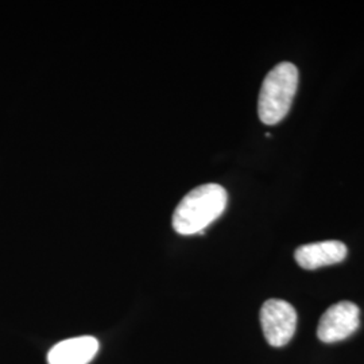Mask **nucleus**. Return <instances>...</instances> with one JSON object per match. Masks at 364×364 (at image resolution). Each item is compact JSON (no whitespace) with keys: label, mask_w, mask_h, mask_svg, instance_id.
Here are the masks:
<instances>
[{"label":"nucleus","mask_w":364,"mask_h":364,"mask_svg":"<svg viewBox=\"0 0 364 364\" xmlns=\"http://www.w3.org/2000/svg\"><path fill=\"white\" fill-rule=\"evenodd\" d=\"M228 196L218 183H205L185 196L173 213L171 224L180 235L203 232L210 223L219 219L227 207Z\"/></svg>","instance_id":"1"},{"label":"nucleus","mask_w":364,"mask_h":364,"mask_svg":"<svg viewBox=\"0 0 364 364\" xmlns=\"http://www.w3.org/2000/svg\"><path fill=\"white\" fill-rule=\"evenodd\" d=\"M299 88V69L291 63H281L263 80L258 99L262 123L273 126L287 117Z\"/></svg>","instance_id":"2"},{"label":"nucleus","mask_w":364,"mask_h":364,"mask_svg":"<svg viewBox=\"0 0 364 364\" xmlns=\"http://www.w3.org/2000/svg\"><path fill=\"white\" fill-rule=\"evenodd\" d=\"M260 326L270 346L284 347L293 338L297 328L296 309L284 299H269L260 309Z\"/></svg>","instance_id":"3"},{"label":"nucleus","mask_w":364,"mask_h":364,"mask_svg":"<svg viewBox=\"0 0 364 364\" xmlns=\"http://www.w3.org/2000/svg\"><path fill=\"white\" fill-rule=\"evenodd\" d=\"M360 324V311L350 301H341L321 316L317 336L324 343H336L350 338Z\"/></svg>","instance_id":"4"},{"label":"nucleus","mask_w":364,"mask_h":364,"mask_svg":"<svg viewBox=\"0 0 364 364\" xmlns=\"http://www.w3.org/2000/svg\"><path fill=\"white\" fill-rule=\"evenodd\" d=\"M347 257V247L338 240H326L304 245L296 250L294 258L305 270H316L324 266L336 264Z\"/></svg>","instance_id":"5"},{"label":"nucleus","mask_w":364,"mask_h":364,"mask_svg":"<svg viewBox=\"0 0 364 364\" xmlns=\"http://www.w3.org/2000/svg\"><path fill=\"white\" fill-rule=\"evenodd\" d=\"M99 351V341L92 336L66 338L48 353L49 364H88Z\"/></svg>","instance_id":"6"}]
</instances>
